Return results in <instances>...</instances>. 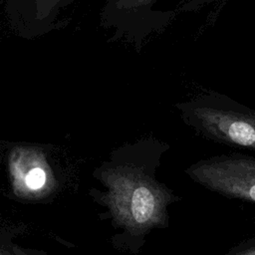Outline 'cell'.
Here are the masks:
<instances>
[{"instance_id": "6da1fadb", "label": "cell", "mask_w": 255, "mask_h": 255, "mask_svg": "<svg viewBox=\"0 0 255 255\" xmlns=\"http://www.w3.org/2000/svg\"><path fill=\"white\" fill-rule=\"evenodd\" d=\"M170 145L153 136L127 142L115 149L94 171L103 189L91 195L106 208L115 233L113 246L137 255L152 230L169 225L168 207L181 200L156 174Z\"/></svg>"}, {"instance_id": "7a4b0ae2", "label": "cell", "mask_w": 255, "mask_h": 255, "mask_svg": "<svg viewBox=\"0 0 255 255\" xmlns=\"http://www.w3.org/2000/svg\"><path fill=\"white\" fill-rule=\"evenodd\" d=\"M181 119L198 135L255 151V111L219 98L179 106Z\"/></svg>"}, {"instance_id": "3957f363", "label": "cell", "mask_w": 255, "mask_h": 255, "mask_svg": "<svg viewBox=\"0 0 255 255\" xmlns=\"http://www.w3.org/2000/svg\"><path fill=\"white\" fill-rule=\"evenodd\" d=\"M184 173L207 190L255 203V156L241 152L213 155L193 162Z\"/></svg>"}, {"instance_id": "277c9868", "label": "cell", "mask_w": 255, "mask_h": 255, "mask_svg": "<svg viewBox=\"0 0 255 255\" xmlns=\"http://www.w3.org/2000/svg\"><path fill=\"white\" fill-rule=\"evenodd\" d=\"M48 165L42 163L40 157L30 153L19 152L11 162V170L16 181V187L28 194H38L46 190L50 175L47 173Z\"/></svg>"}, {"instance_id": "5b68a950", "label": "cell", "mask_w": 255, "mask_h": 255, "mask_svg": "<svg viewBox=\"0 0 255 255\" xmlns=\"http://www.w3.org/2000/svg\"><path fill=\"white\" fill-rule=\"evenodd\" d=\"M0 255H46L40 251L27 250L13 243L7 234L0 231Z\"/></svg>"}, {"instance_id": "8992f818", "label": "cell", "mask_w": 255, "mask_h": 255, "mask_svg": "<svg viewBox=\"0 0 255 255\" xmlns=\"http://www.w3.org/2000/svg\"><path fill=\"white\" fill-rule=\"evenodd\" d=\"M225 255H255V236L233 246Z\"/></svg>"}]
</instances>
